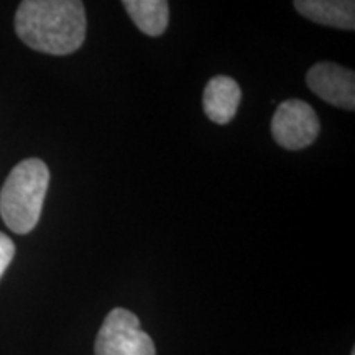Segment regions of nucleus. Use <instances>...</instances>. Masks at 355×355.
<instances>
[{"label": "nucleus", "mask_w": 355, "mask_h": 355, "mask_svg": "<svg viewBox=\"0 0 355 355\" xmlns=\"http://www.w3.org/2000/svg\"><path fill=\"white\" fill-rule=\"evenodd\" d=\"M86 10L79 0H25L15 13L19 38L46 55L78 51L86 40Z\"/></svg>", "instance_id": "obj_1"}, {"label": "nucleus", "mask_w": 355, "mask_h": 355, "mask_svg": "<svg viewBox=\"0 0 355 355\" xmlns=\"http://www.w3.org/2000/svg\"><path fill=\"white\" fill-rule=\"evenodd\" d=\"M50 184V170L38 158L20 162L0 191V216L15 234H28L37 227L44 196Z\"/></svg>", "instance_id": "obj_2"}, {"label": "nucleus", "mask_w": 355, "mask_h": 355, "mask_svg": "<svg viewBox=\"0 0 355 355\" xmlns=\"http://www.w3.org/2000/svg\"><path fill=\"white\" fill-rule=\"evenodd\" d=\"M96 355H155V344L132 311L115 308L96 337Z\"/></svg>", "instance_id": "obj_3"}, {"label": "nucleus", "mask_w": 355, "mask_h": 355, "mask_svg": "<svg viewBox=\"0 0 355 355\" xmlns=\"http://www.w3.org/2000/svg\"><path fill=\"white\" fill-rule=\"evenodd\" d=\"M321 123L314 109L301 99H288L278 105L272 119L273 139L285 150H303L319 137Z\"/></svg>", "instance_id": "obj_4"}, {"label": "nucleus", "mask_w": 355, "mask_h": 355, "mask_svg": "<svg viewBox=\"0 0 355 355\" xmlns=\"http://www.w3.org/2000/svg\"><path fill=\"white\" fill-rule=\"evenodd\" d=\"M306 83L314 94L339 109H355V74L329 61L314 64L306 74Z\"/></svg>", "instance_id": "obj_5"}, {"label": "nucleus", "mask_w": 355, "mask_h": 355, "mask_svg": "<svg viewBox=\"0 0 355 355\" xmlns=\"http://www.w3.org/2000/svg\"><path fill=\"white\" fill-rule=\"evenodd\" d=\"M241 99L242 91L235 79L229 76H214L204 89V112L217 125H225L237 114Z\"/></svg>", "instance_id": "obj_6"}, {"label": "nucleus", "mask_w": 355, "mask_h": 355, "mask_svg": "<svg viewBox=\"0 0 355 355\" xmlns=\"http://www.w3.org/2000/svg\"><path fill=\"white\" fill-rule=\"evenodd\" d=\"M295 8L314 24L340 30L355 28V3L352 0H296Z\"/></svg>", "instance_id": "obj_7"}, {"label": "nucleus", "mask_w": 355, "mask_h": 355, "mask_svg": "<svg viewBox=\"0 0 355 355\" xmlns=\"http://www.w3.org/2000/svg\"><path fill=\"white\" fill-rule=\"evenodd\" d=\"M123 7L141 33L148 37L165 33L170 20V6L166 0H125Z\"/></svg>", "instance_id": "obj_8"}, {"label": "nucleus", "mask_w": 355, "mask_h": 355, "mask_svg": "<svg viewBox=\"0 0 355 355\" xmlns=\"http://www.w3.org/2000/svg\"><path fill=\"white\" fill-rule=\"evenodd\" d=\"M13 255H15V243L12 242L10 237L0 232V278L3 277L8 265H10Z\"/></svg>", "instance_id": "obj_9"}, {"label": "nucleus", "mask_w": 355, "mask_h": 355, "mask_svg": "<svg viewBox=\"0 0 355 355\" xmlns=\"http://www.w3.org/2000/svg\"><path fill=\"white\" fill-rule=\"evenodd\" d=\"M352 355H355V352H352Z\"/></svg>", "instance_id": "obj_10"}]
</instances>
